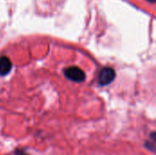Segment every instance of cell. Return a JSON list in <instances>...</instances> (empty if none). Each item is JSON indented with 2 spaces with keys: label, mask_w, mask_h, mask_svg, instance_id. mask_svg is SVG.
Returning <instances> with one entry per match:
<instances>
[{
  "label": "cell",
  "mask_w": 156,
  "mask_h": 155,
  "mask_svg": "<svg viewBox=\"0 0 156 155\" xmlns=\"http://www.w3.org/2000/svg\"><path fill=\"white\" fill-rule=\"evenodd\" d=\"M149 2H152V3H156V0H147Z\"/></svg>",
  "instance_id": "52a82bcc"
},
{
  "label": "cell",
  "mask_w": 156,
  "mask_h": 155,
  "mask_svg": "<svg viewBox=\"0 0 156 155\" xmlns=\"http://www.w3.org/2000/svg\"><path fill=\"white\" fill-rule=\"evenodd\" d=\"M145 147L151 151V152H154V153H156V145L154 143H149V142H146L145 143Z\"/></svg>",
  "instance_id": "277c9868"
},
{
  "label": "cell",
  "mask_w": 156,
  "mask_h": 155,
  "mask_svg": "<svg viewBox=\"0 0 156 155\" xmlns=\"http://www.w3.org/2000/svg\"><path fill=\"white\" fill-rule=\"evenodd\" d=\"M11 69H12V63L10 59L5 56L1 57L0 58V76L7 75L10 72Z\"/></svg>",
  "instance_id": "3957f363"
},
{
  "label": "cell",
  "mask_w": 156,
  "mask_h": 155,
  "mask_svg": "<svg viewBox=\"0 0 156 155\" xmlns=\"http://www.w3.org/2000/svg\"><path fill=\"white\" fill-rule=\"evenodd\" d=\"M151 139L154 142V143H156V132H152L151 133Z\"/></svg>",
  "instance_id": "8992f818"
},
{
  "label": "cell",
  "mask_w": 156,
  "mask_h": 155,
  "mask_svg": "<svg viewBox=\"0 0 156 155\" xmlns=\"http://www.w3.org/2000/svg\"><path fill=\"white\" fill-rule=\"evenodd\" d=\"M64 74L65 76L72 80V81H76V82H81L85 79V73L84 71L78 68V67H69V68H67L65 70H64Z\"/></svg>",
  "instance_id": "6da1fadb"
},
{
  "label": "cell",
  "mask_w": 156,
  "mask_h": 155,
  "mask_svg": "<svg viewBox=\"0 0 156 155\" xmlns=\"http://www.w3.org/2000/svg\"><path fill=\"white\" fill-rule=\"evenodd\" d=\"M15 155H29L24 149H16L15 152Z\"/></svg>",
  "instance_id": "5b68a950"
},
{
  "label": "cell",
  "mask_w": 156,
  "mask_h": 155,
  "mask_svg": "<svg viewBox=\"0 0 156 155\" xmlns=\"http://www.w3.org/2000/svg\"><path fill=\"white\" fill-rule=\"evenodd\" d=\"M115 70L112 68H104L101 69L99 75V83L101 85H108L112 83L115 79Z\"/></svg>",
  "instance_id": "7a4b0ae2"
}]
</instances>
